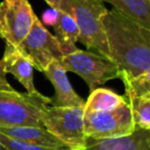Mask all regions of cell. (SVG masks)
<instances>
[{
  "label": "cell",
  "instance_id": "9",
  "mask_svg": "<svg viewBox=\"0 0 150 150\" xmlns=\"http://www.w3.org/2000/svg\"><path fill=\"white\" fill-rule=\"evenodd\" d=\"M42 73L45 74L47 79L54 88V97L52 98V105L58 107L84 106L86 101L78 96L67 76L66 69L60 61H54L47 66Z\"/></svg>",
  "mask_w": 150,
  "mask_h": 150
},
{
  "label": "cell",
  "instance_id": "18",
  "mask_svg": "<svg viewBox=\"0 0 150 150\" xmlns=\"http://www.w3.org/2000/svg\"><path fill=\"white\" fill-rule=\"evenodd\" d=\"M0 142L7 150H70L68 147H48L11 139L0 134Z\"/></svg>",
  "mask_w": 150,
  "mask_h": 150
},
{
  "label": "cell",
  "instance_id": "10",
  "mask_svg": "<svg viewBox=\"0 0 150 150\" xmlns=\"http://www.w3.org/2000/svg\"><path fill=\"white\" fill-rule=\"evenodd\" d=\"M82 150H150V129H135L131 135L118 138H86Z\"/></svg>",
  "mask_w": 150,
  "mask_h": 150
},
{
  "label": "cell",
  "instance_id": "19",
  "mask_svg": "<svg viewBox=\"0 0 150 150\" xmlns=\"http://www.w3.org/2000/svg\"><path fill=\"white\" fill-rule=\"evenodd\" d=\"M59 16V11L56 8H52L45 11L42 13V24H45L47 26H54V23L57 22Z\"/></svg>",
  "mask_w": 150,
  "mask_h": 150
},
{
  "label": "cell",
  "instance_id": "13",
  "mask_svg": "<svg viewBox=\"0 0 150 150\" xmlns=\"http://www.w3.org/2000/svg\"><path fill=\"white\" fill-rule=\"evenodd\" d=\"M56 32V38L60 42L64 54L76 50V42L79 38V29L72 15L59 11L57 22L52 26Z\"/></svg>",
  "mask_w": 150,
  "mask_h": 150
},
{
  "label": "cell",
  "instance_id": "12",
  "mask_svg": "<svg viewBox=\"0 0 150 150\" xmlns=\"http://www.w3.org/2000/svg\"><path fill=\"white\" fill-rule=\"evenodd\" d=\"M0 134L11 139L48 147H67L44 127H0Z\"/></svg>",
  "mask_w": 150,
  "mask_h": 150
},
{
  "label": "cell",
  "instance_id": "2",
  "mask_svg": "<svg viewBox=\"0 0 150 150\" xmlns=\"http://www.w3.org/2000/svg\"><path fill=\"white\" fill-rule=\"evenodd\" d=\"M107 11L102 0H67L66 13L73 16L79 29L78 41L92 52L110 59L103 28Z\"/></svg>",
  "mask_w": 150,
  "mask_h": 150
},
{
  "label": "cell",
  "instance_id": "5",
  "mask_svg": "<svg viewBox=\"0 0 150 150\" xmlns=\"http://www.w3.org/2000/svg\"><path fill=\"white\" fill-rule=\"evenodd\" d=\"M66 71L73 72L88 84L90 93L107 81L119 78V70L112 60L90 50L76 48L60 60Z\"/></svg>",
  "mask_w": 150,
  "mask_h": 150
},
{
  "label": "cell",
  "instance_id": "16",
  "mask_svg": "<svg viewBox=\"0 0 150 150\" xmlns=\"http://www.w3.org/2000/svg\"><path fill=\"white\" fill-rule=\"evenodd\" d=\"M127 99L135 129H150V95L129 96Z\"/></svg>",
  "mask_w": 150,
  "mask_h": 150
},
{
  "label": "cell",
  "instance_id": "11",
  "mask_svg": "<svg viewBox=\"0 0 150 150\" xmlns=\"http://www.w3.org/2000/svg\"><path fill=\"white\" fill-rule=\"evenodd\" d=\"M4 65L5 73L13 75L15 78L26 88L29 94L39 93L34 84L33 66L32 64L19 52L16 46L5 44L3 58L1 59Z\"/></svg>",
  "mask_w": 150,
  "mask_h": 150
},
{
  "label": "cell",
  "instance_id": "3",
  "mask_svg": "<svg viewBox=\"0 0 150 150\" xmlns=\"http://www.w3.org/2000/svg\"><path fill=\"white\" fill-rule=\"evenodd\" d=\"M52 105V98L40 93L0 90V127H43L42 111Z\"/></svg>",
  "mask_w": 150,
  "mask_h": 150
},
{
  "label": "cell",
  "instance_id": "21",
  "mask_svg": "<svg viewBox=\"0 0 150 150\" xmlns=\"http://www.w3.org/2000/svg\"><path fill=\"white\" fill-rule=\"evenodd\" d=\"M52 8L62 11L66 13L67 11V0H44Z\"/></svg>",
  "mask_w": 150,
  "mask_h": 150
},
{
  "label": "cell",
  "instance_id": "8",
  "mask_svg": "<svg viewBox=\"0 0 150 150\" xmlns=\"http://www.w3.org/2000/svg\"><path fill=\"white\" fill-rule=\"evenodd\" d=\"M28 0H2L0 3V37L17 47L28 35L35 17Z\"/></svg>",
  "mask_w": 150,
  "mask_h": 150
},
{
  "label": "cell",
  "instance_id": "1",
  "mask_svg": "<svg viewBox=\"0 0 150 150\" xmlns=\"http://www.w3.org/2000/svg\"><path fill=\"white\" fill-rule=\"evenodd\" d=\"M110 59L120 75L137 76L150 72V30L114 8L103 18Z\"/></svg>",
  "mask_w": 150,
  "mask_h": 150
},
{
  "label": "cell",
  "instance_id": "4",
  "mask_svg": "<svg viewBox=\"0 0 150 150\" xmlns=\"http://www.w3.org/2000/svg\"><path fill=\"white\" fill-rule=\"evenodd\" d=\"M41 122L70 150H82L86 147L83 106L58 107L48 105L42 111Z\"/></svg>",
  "mask_w": 150,
  "mask_h": 150
},
{
  "label": "cell",
  "instance_id": "14",
  "mask_svg": "<svg viewBox=\"0 0 150 150\" xmlns=\"http://www.w3.org/2000/svg\"><path fill=\"white\" fill-rule=\"evenodd\" d=\"M110 3L115 11H119L150 30V0H102Z\"/></svg>",
  "mask_w": 150,
  "mask_h": 150
},
{
  "label": "cell",
  "instance_id": "17",
  "mask_svg": "<svg viewBox=\"0 0 150 150\" xmlns=\"http://www.w3.org/2000/svg\"><path fill=\"white\" fill-rule=\"evenodd\" d=\"M119 79L125 84V97L150 95V72L142 73L137 76L120 75Z\"/></svg>",
  "mask_w": 150,
  "mask_h": 150
},
{
  "label": "cell",
  "instance_id": "15",
  "mask_svg": "<svg viewBox=\"0 0 150 150\" xmlns=\"http://www.w3.org/2000/svg\"><path fill=\"white\" fill-rule=\"evenodd\" d=\"M125 97L120 96L108 88H97L92 91L83 106L84 112L90 111H104L116 108L123 102Z\"/></svg>",
  "mask_w": 150,
  "mask_h": 150
},
{
  "label": "cell",
  "instance_id": "7",
  "mask_svg": "<svg viewBox=\"0 0 150 150\" xmlns=\"http://www.w3.org/2000/svg\"><path fill=\"white\" fill-rule=\"evenodd\" d=\"M19 52L32 64L34 69L43 72L50 64L64 56L60 42L41 23L37 16L28 35L17 46Z\"/></svg>",
  "mask_w": 150,
  "mask_h": 150
},
{
  "label": "cell",
  "instance_id": "22",
  "mask_svg": "<svg viewBox=\"0 0 150 150\" xmlns=\"http://www.w3.org/2000/svg\"><path fill=\"white\" fill-rule=\"evenodd\" d=\"M0 150H7L6 148L2 145V143H1V142H0Z\"/></svg>",
  "mask_w": 150,
  "mask_h": 150
},
{
  "label": "cell",
  "instance_id": "20",
  "mask_svg": "<svg viewBox=\"0 0 150 150\" xmlns=\"http://www.w3.org/2000/svg\"><path fill=\"white\" fill-rule=\"evenodd\" d=\"M0 90L1 91L15 90L6 79V73L4 71V65H3L2 60H0Z\"/></svg>",
  "mask_w": 150,
  "mask_h": 150
},
{
  "label": "cell",
  "instance_id": "6",
  "mask_svg": "<svg viewBox=\"0 0 150 150\" xmlns=\"http://www.w3.org/2000/svg\"><path fill=\"white\" fill-rule=\"evenodd\" d=\"M83 127L86 138L106 139L131 135L135 131L127 100L111 110L83 111Z\"/></svg>",
  "mask_w": 150,
  "mask_h": 150
}]
</instances>
